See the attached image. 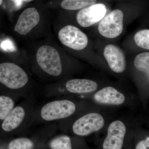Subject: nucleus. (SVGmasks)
Returning <instances> with one entry per match:
<instances>
[{
    "label": "nucleus",
    "instance_id": "nucleus-7",
    "mask_svg": "<svg viewBox=\"0 0 149 149\" xmlns=\"http://www.w3.org/2000/svg\"><path fill=\"white\" fill-rule=\"evenodd\" d=\"M107 13L104 4L95 3L81 9L77 14L76 20L81 27L87 28L100 21Z\"/></svg>",
    "mask_w": 149,
    "mask_h": 149
},
{
    "label": "nucleus",
    "instance_id": "nucleus-21",
    "mask_svg": "<svg viewBox=\"0 0 149 149\" xmlns=\"http://www.w3.org/2000/svg\"><path fill=\"white\" fill-rule=\"evenodd\" d=\"M135 149H149V137L148 136L146 139L141 140L136 145Z\"/></svg>",
    "mask_w": 149,
    "mask_h": 149
},
{
    "label": "nucleus",
    "instance_id": "nucleus-18",
    "mask_svg": "<svg viewBox=\"0 0 149 149\" xmlns=\"http://www.w3.org/2000/svg\"><path fill=\"white\" fill-rule=\"evenodd\" d=\"M14 102L6 96H0V119L3 120L13 109Z\"/></svg>",
    "mask_w": 149,
    "mask_h": 149
},
{
    "label": "nucleus",
    "instance_id": "nucleus-1",
    "mask_svg": "<svg viewBox=\"0 0 149 149\" xmlns=\"http://www.w3.org/2000/svg\"><path fill=\"white\" fill-rule=\"evenodd\" d=\"M124 17L120 10L111 11L100 21L97 28L99 34L109 39L119 37L124 29Z\"/></svg>",
    "mask_w": 149,
    "mask_h": 149
},
{
    "label": "nucleus",
    "instance_id": "nucleus-19",
    "mask_svg": "<svg viewBox=\"0 0 149 149\" xmlns=\"http://www.w3.org/2000/svg\"><path fill=\"white\" fill-rule=\"evenodd\" d=\"M34 147L33 142L27 138H19L10 142L9 149H32Z\"/></svg>",
    "mask_w": 149,
    "mask_h": 149
},
{
    "label": "nucleus",
    "instance_id": "nucleus-14",
    "mask_svg": "<svg viewBox=\"0 0 149 149\" xmlns=\"http://www.w3.org/2000/svg\"><path fill=\"white\" fill-rule=\"evenodd\" d=\"M96 2L97 0H63L61 5L64 9L75 10L82 9Z\"/></svg>",
    "mask_w": 149,
    "mask_h": 149
},
{
    "label": "nucleus",
    "instance_id": "nucleus-10",
    "mask_svg": "<svg viewBox=\"0 0 149 149\" xmlns=\"http://www.w3.org/2000/svg\"><path fill=\"white\" fill-rule=\"evenodd\" d=\"M93 99L97 103L108 105H120L125 100L124 94L111 86L104 87L97 91Z\"/></svg>",
    "mask_w": 149,
    "mask_h": 149
},
{
    "label": "nucleus",
    "instance_id": "nucleus-6",
    "mask_svg": "<svg viewBox=\"0 0 149 149\" xmlns=\"http://www.w3.org/2000/svg\"><path fill=\"white\" fill-rule=\"evenodd\" d=\"M103 116L96 112L90 113L78 118L72 125L73 133L77 136H85L97 132L104 126Z\"/></svg>",
    "mask_w": 149,
    "mask_h": 149
},
{
    "label": "nucleus",
    "instance_id": "nucleus-2",
    "mask_svg": "<svg viewBox=\"0 0 149 149\" xmlns=\"http://www.w3.org/2000/svg\"><path fill=\"white\" fill-rule=\"evenodd\" d=\"M37 60L44 71L54 76H58L62 71L61 59L58 51L49 46H41L37 52Z\"/></svg>",
    "mask_w": 149,
    "mask_h": 149
},
{
    "label": "nucleus",
    "instance_id": "nucleus-23",
    "mask_svg": "<svg viewBox=\"0 0 149 149\" xmlns=\"http://www.w3.org/2000/svg\"><path fill=\"white\" fill-rule=\"evenodd\" d=\"M23 1L25 2H29L32 1L33 0H22Z\"/></svg>",
    "mask_w": 149,
    "mask_h": 149
},
{
    "label": "nucleus",
    "instance_id": "nucleus-12",
    "mask_svg": "<svg viewBox=\"0 0 149 149\" xmlns=\"http://www.w3.org/2000/svg\"><path fill=\"white\" fill-rule=\"evenodd\" d=\"M65 87L71 93L87 94L97 91L98 85L95 81L89 79H74L68 81Z\"/></svg>",
    "mask_w": 149,
    "mask_h": 149
},
{
    "label": "nucleus",
    "instance_id": "nucleus-8",
    "mask_svg": "<svg viewBox=\"0 0 149 149\" xmlns=\"http://www.w3.org/2000/svg\"><path fill=\"white\" fill-rule=\"evenodd\" d=\"M127 131L126 125L122 120H114L110 124L106 137L103 143V149H122Z\"/></svg>",
    "mask_w": 149,
    "mask_h": 149
},
{
    "label": "nucleus",
    "instance_id": "nucleus-24",
    "mask_svg": "<svg viewBox=\"0 0 149 149\" xmlns=\"http://www.w3.org/2000/svg\"><path fill=\"white\" fill-rule=\"evenodd\" d=\"M3 3V0H0V6Z\"/></svg>",
    "mask_w": 149,
    "mask_h": 149
},
{
    "label": "nucleus",
    "instance_id": "nucleus-9",
    "mask_svg": "<svg viewBox=\"0 0 149 149\" xmlns=\"http://www.w3.org/2000/svg\"><path fill=\"white\" fill-rule=\"evenodd\" d=\"M104 57L113 72L121 73L126 68V59L122 49L114 44L107 45L103 50Z\"/></svg>",
    "mask_w": 149,
    "mask_h": 149
},
{
    "label": "nucleus",
    "instance_id": "nucleus-17",
    "mask_svg": "<svg viewBox=\"0 0 149 149\" xmlns=\"http://www.w3.org/2000/svg\"><path fill=\"white\" fill-rule=\"evenodd\" d=\"M49 146L52 149H72L71 139L69 136L65 135L53 139Z\"/></svg>",
    "mask_w": 149,
    "mask_h": 149
},
{
    "label": "nucleus",
    "instance_id": "nucleus-15",
    "mask_svg": "<svg viewBox=\"0 0 149 149\" xmlns=\"http://www.w3.org/2000/svg\"><path fill=\"white\" fill-rule=\"evenodd\" d=\"M133 64L137 70L144 72L149 78V52H143L137 54L134 58Z\"/></svg>",
    "mask_w": 149,
    "mask_h": 149
},
{
    "label": "nucleus",
    "instance_id": "nucleus-5",
    "mask_svg": "<svg viewBox=\"0 0 149 149\" xmlns=\"http://www.w3.org/2000/svg\"><path fill=\"white\" fill-rule=\"evenodd\" d=\"M76 109L75 104L68 100L54 101L46 104L41 110V116L47 121L58 120L70 116Z\"/></svg>",
    "mask_w": 149,
    "mask_h": 149
},
{
    "label": "nucleus",
    "instance_id": "nucleus-13",
    "mask_svg": "<svg viewBox=\"0 0 149 149\" xmlns=\"http://www.w3.org/2000/svg\"><path fill=\"white\" fill-rule=\"evenodd\" d=\"M24 116L25 111L23 108H15L4 119L2 124L3 130L9 132L17 128L24 119Z\"/></svg>",
    "mask_w": 149,
    "mask_h": 149
},
{
    "label": "nucleus",
    "instance_id": "nucleus-3",
    "mask_svg": "<svg viewBox=\"0 0 149 149\" xmlns=\"http://www.w3.org/2000/svg\"><path fill=\"white\" fill-rule=\"evenodd\" d=\"M28 81L27 73L18 65L12 63L0 64V82L12 89L24 87Z\"/></svg>",
    "mask_w": 149,
    "mask_h": 149
},
{
    "label": "nucleus",
    "instance_id": "nucleus-20",
    "mask_svg": "<svg viewBox=\"0 0 149 149\" xmlns=\"http://www.w3.org/2000/svg\"><path fill=\"white\" fill-rule=\"evenodd\" d=\"M0 47L3 50L10 52H14L16 50L13 42L10 39H6L3 41Z\"/></svg>",
    "mask_w": 149,
    "mask_h": 149
},
{
    "label": "nucleus",
    "instance_id": "nucleus-4",
    "mask_svg": "<svg viewBox=\"0 0 149 149\" xmlns=\"http://www.w3.org/2000/svg\"><path fill=\"white\" fill-rule=\"evenodd\" d=\"M58 37L63 45L74 50H83L89 44V38L85 32L72 25L62 28L59 31Z\"/></svg>",
    "mask_w": 149,
    "mask_h": 149
},
{
    "label": "nucleus",
    "instance_id": "nucleus-11",
    "mask_svg": "<svg viewBox=\"0 0 149 149\" xmlns=\"http://www.w3.org/2000/svg\"><path fill=\"white\" fill-rule=\"evenodd\" d=\"M40 15L35 8L26 9L19 15L14 28L15 32L26 35L39 23Z\"/></svg>",
    "mask_w": 149,
    "mask_h": 149
},
{
    "label": "nucleus",
    "instance_id": "nucleus-16",
    "mask_svg": "<svg viewBox=\"0 0 149 149\" xmlns=\"http://www.w3.org/2000/svg\"><path fill=\"white\" fill-rule=\"evenodd\" d=\"M134 40L137 47L149 50V29H143L138 31L134 35Z\"/></svg>",
    "mask_w": 149,
    "mask_h": 149
},
{
    "label": "nucleus",
    "instance_id": "nucleus-22",
    "mask_svg": "<svg viewBox=\"0 0 149 149\" xmlns=\"http://www.w3.org/2000/svg\"><path fill=\"white\" fill-rule=\"evenodd\" d=\"M13 3H14L16 7L17 8H19L21 7L23 3L22 0H12Z\"/></svg>",
    "mask_w": 149,
    "mask_h": 149
}]
</instances>
